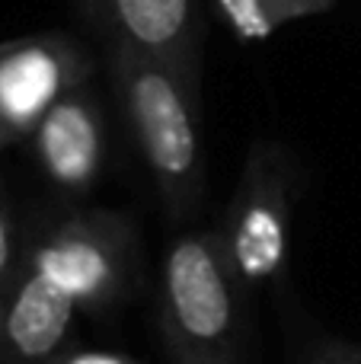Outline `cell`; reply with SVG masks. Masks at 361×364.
Segmentation results:
<instances>
[{"mask_svg":"<svg viewBox=\"0 0 361 364\" xmlns=\"http://www.w3.org/2000/svg\"><path fill=\"white\" fill-rule=\"evenodd\" d=\"M102 61L134 151L170 220L202 208L208 166L198 125L202 70L125 45H102Z\"/></svg>","mask_w":361,"mask_h":364,"instance_id":"cell-1","label":"cell"},{"mask_svg":"<svg viewBox=\"0 0 361 364\" xmlns=\"http://www.w3.org/2000/svg\"><path fill=\"white\" fill-rule=\"evenodd\" d=\"M247 294L217 230L173 240L160 262V336L170 364H240Z\"/></svg>","mask_w":361,"mask_h":364,"instance_id":"cell-2","label":"cell"},{"mask_svg":"<svg viewBox=\"0 0 361 364\" xmlns=\"http://www.w3.org/2000/svg\"><path fill=\"white\" fill-rule=\"evenodd\" d=\"M301 186V164L281 141L259 138L249 144L234 198L221 227H215L230 269L249 294L279 284L288 275Z\"/></svg>","mask_w":361,"mask_h":364,"instance_id":"cell-3","label":"cell"},{"mask_svg":"<svg viewBox=\"0 0 361 364\" xmlns=\"http://www.w3.org/2000/svg\"><path fill=\"white\" fill-rule=\"evenodd\" d=\"M134 227L106 208L70 211L29 246L23 262L51 282L80 314H102L125 297L134 275Z\"/></svg>","mask_w":361,"mask_h":364,"instance_id":"cell-4","label":"cell"},{"mask_svg":"<svg viewBox=\"0 0 361 364\" xmlns=\"http://www.w3.org/2000/svg\"><path fill=\"white\" fill-rule=\"evenodd\" d=\"M93 70L90 48L64 32L0 42V138L26 141L42 115Z\"/></svg>","mask_w":361,"mask_h":364,"instance_id":"cell-5","label":"cell"},{"mask_svg":"<svg viewBox=\"0 0 361 364\" xmlns=\"http://www.w3.org/2000/svg\"><path fill=\"white\" fill-rule=\"evenodd\" d=\"M26 141L45 182L58 195L70 201L87 198L106 173L109 157L106 112L90 80L64 93Z\"/></svg>","mask_w":361,"mask_h":364,"instance_id":"cell-6","label":"cell"},{"mask_svg":"<svg viewBox=\"0 0 361 364\" xmlns=\"http://www.w3.org/2000/svg\"><path fill=\"white\" fill-rule=\"evenodd\" d=\"M102 45H125L202 70V0H74Z\"/></svg>","mask_w":361,"mask_h":364,"instance_id":"cell-7","label":"cell"},{"mask_svg":"<svg viewBox=\"0 0 361 364\" xmlns=\"http://www.w3.org/2000/svg\"><path fill=\"white\" fill-rule=\"evenodd\" d=\"M77 307L51 282L23 262L13 288L4 297L0 355L10 364H42L70 346Z\"/></svg>","mask_w":361,"mask_h":364,"instance_id":"cell-8","label":"cell"},{"mask_svg":"<svg viewBox=\"0 0 361 364\" xmlns=\"http://www.w3.org/2000/svg\"><path fill=\"white\" fill-rule=\"evenodd\" d=\"M221 23L240 42H266L285 26L330 13L339 0H211Z\"/></svg>","mask_w":361,"mask_h":364,"instance_id":"cell-9","label":"cell"},{"mask_svg":"<svg viewBox=\"0 0 361 364\" xmlns=\"http://www.w3.org/2000/svg\"><path fill=\"white\" fill-rule=\"evenodd\" d=\"M19 269H23V262H19V256H16L13 218H10V208H6V201H4V192H0V301H4L6 291L13 288Z\"/></svg>","mask_w":361,"mask_h":364,"instance_id":"cell-10","label":"cell"},{"mask_svg":"<svg viewBox=\"0 0 361 364\" xmlns=\"http://www.w3.org/2000/svg\"><path fill=\"white\" fill-rule=\"evenodd\" d=\"M42 364H138V358L125 352H115V348H90V346H74L61 348L58 355L45 358Z\"/></svg>","mask_w":361,"mask_h":364,"instance_id":"cell-11","label":"cell"},{"mask_svg":"<svg viewBox=\"0 0 361 364\" xmlns=\"http://www.w3.org/2000/svg\"><path fill=\"white\" fill-rule=\"evenodd\" d=\"M311 364H361V346H349V342H326Z\"/></svg>","mask_w":361,"mask_h":364,"instance_id":"cell-12","label":"cell"},{"mask_svg":"<svg viewBox=\"0 0 361 364\" xmlns=\"http://www.w3.org/2000/svg\"><path fill=\"white\" fill-rule=\"evenodd\" d=\"M6 144H10V141H6V138H0V151H4V147H6Z\"/></svg>","mask_w":361,"mask_h":364,"instance_id":"cell-13","label":"cell"},{"mask_svg":"<svg viewBox=\"0 0 361 364\" xmlns=\"http://www.w3.org/2000/svg\"><path fill=\"white\" fill-rule=\"evenodd\" d=\"M0 320H4V301H0Z\"/></svg>","mask_w":361,"mask_h":364,"instance_id":"cell-14","label":"cell"}]
</instances>
